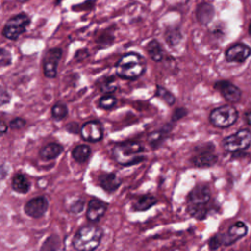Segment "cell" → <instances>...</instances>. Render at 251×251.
I'll use <instances>...</instances> for the list:
<instances>
[{
    "mask_svg": "<svg viewBox=\"0 0 251 251\" xmlns=\"http://www.w3.org/2000/svg\"><path fill=\"white\" fill-rule=\"evenodd\" d=\"M201 150H196V154L190 159V162L193 166L198 168H207L212 167L218 162V156L213 153V147L209 148H200Z\"/></svg>",
    "mask_w": 251,
    "mask_h": 251,
    "instance_id": "4fadbf2b",
    "label": "cell"
},
{
    "mask_svg": "<svg viewBox=\"0 0 251 251\" xmlns=\"http://www.w3.org/2000/svg\"><path fill=\"white\" fill-rule=\"evenodd\" d=\"M25 125V120H23V119H21V118H16V119H14L13 121H11V123H10V127L13 128V129H15V128L18 129V128L24 127Z\"/></svg>",
    "mask_w": 251,
    "mask_h": 251,
    "instance_id": "d6a6232c",
    "label": "cell"
},
{
    "mask_svg": "<svg viewBox=\"0 0 251 251\" xmlns=\"http://www.w3.org/2000/svg\"><path fill=\"white\" fill-rule=\"evenodd\" d=\"M251 55V48L241 42L232 44L226 51V60L227 62L243 63Z\"/></svg>",
    "mask_w": 251,
    "mask_h": 251,
    "instance_id": "8fae6325",
    "label": "cell"
},
{
    "mask_svg": "<svg viewBox=\"0 0 251 251\" xmlns=\"http://www.w3.org/2000/svg\"><path fill=\"white\" fill-rule=\"evenodd\" d=\"M157 198L151 194L140 195L136 198V200L132 204V208L137 212H144L153 207L157 203Z\"/></svg>",
    "mask_w": 251,
    "mask_h": 251,
    "instance_id": "ac0fdd59",
    "label": "cell"
},
{
    "mask_svg": "<svg viewBox=\"0 0 251 251\" xmlns=\"http://www.w3.org/2000/svg\"><path fill=\"white\" fill-rule=\"evenodd\" d=\"M48 208V201L44 196H38L30 199L25 205V212L31 218L42 217Z\"/></svg>",
    "mask_w": 251,
    "mask_h": 251,
    "instance_id": "5bb4252c",
    "label": "cell"
},
{
    "mask_svg": "<svg viewBox=\"0 0 251 251\" xmlns=\"http://www.w3.org/2000/svg\"><path fill=\"white\" fill-rule=\"evenodd\" d=\"M250 248H251V246H250Z\"/></svg>",
    "mask_w": 251,
    "mask_h": 251,
    "instance_id": "60d3db41",
    "label": "cell"
},
{
    "mask_svg": "<svg viewBox=\"0 0 251 251\" xmlns=\"http://www.w3.org/2000/svg\"><path fill=\"white\" fill-rule=\"evenodd\" d=\"M113 157L115 161L124 167L136 165L144 160V147L137 141H125L114 146Z\"/></svg>",
    "mask_w": 251,
    "mask_h": 251,
    "instance_id": "7a4b0ae2",
    "label": "cell"
},
{
    "mask_svg": "<svg viewBox=\"0 0 251 251\" xmlns=\"http://www.w3.org/2000/svg\"><path fill=\"white\" fill-rule=\"evenodd\" d=\"M83 207H84V202H83V200L78 199V200H76L75 202H74V203L71 205L70 211H71L72 213H74V214H79V213L82 211Z\"/></svg>",
    "mask_w": 251,
    "mask_h": 251,
    "instance_id": "4dcf8cb0",
    "label": "cell"
},
{
    "mask_svg": "<svg viewBox=\"0 0 251 251\" xmlns=\"http://www.w3.org/2000/svg\"><path fill=\"white\" fill-rule=\"evenodd\" d=\"M63 152V146L58 143H49L42 147L39 151V156L44 160H52L58 157Z\"/></svg>",
    "mask_w": 251,
    "mask_h": 251,
    "instance_id": "ffe728a7",
    "label": "cell"
},
{
    "mask_svg": "<svg viewBox=\"0 0 251 251\" xmlns=\"http://www.w3.org/2000/svg\"><path fill=\"white\" fill-rule=\"evenodd\" d=\"M247 231H248V227L243 222L241 221L235 222L233 225L229 226V228L226 233L220 234L222 245L229 246L234 244L237 240L244 237Z\"/></svg>",
    "mask_w": 251,
    "mask_h": 251,
    "instance_id": "ba28073f",
    "label": "cell"
},
{
    "mask_svg": "<svg viewBox=\"0 0 251 251\" xmlns=\"http://www.w3.org/2000/svg\"><path fill=\"white\" fill-rule=\"evenodd\" d=\"M116 74L125 79H136L146 70L144 58L137 53H127L122 56L116 64Z\"/></svg>",
    "mask_w": 251,
    "mask_h": 251,
    "instance_id": "3957f363",
    "label": "cell"
},
{
    "mask_svg": "<svg viewBox=\"0 0 251 251\" xmlns=\"http://www.w3.org/2000/svg\"><path fill=\"white\" fill-rule=\"evenodd\" d=\"M68 115V108L64 103H57L52 107V116L55 120L60 121Z\"/></svg>",
    "mask_w": 251,
    "mask_h": 251,
    "instance_id": "484cf974",
    "label": "cell"
},
{
    "mask_svg": "<svg viewBox=\"0 0 251 251\" xmlns=\"http://www.w3.org/2000/svg\"><path fill=\"white\" fill-rule=\"evenodd\" d=\"M62 57L61 48H51L49 49L43 59V69L45 76L49 78H54L57 75L58 63Z\"/></svg>",
    "mask_w": 251,
    "mask_h": 251,
    "instance_id": "9c48e42d",
    "label": "cell"
},
{
    "mask_svg": "<svg viewBox=\"0 0 251 251\" xmlns=\"http://www.w3.org/2000/svg\"><path fill=\"white\" fill-rule=\"evenodd\" d=\"M81 137L89 142H97L103 138L102 125L97 121H89L80 127Z\"/></svg>",
    "mask_w": 251,
    "mask_h": 251,
    "instance_id": "7c38bea8",
    "label": "cell"
},
{
    "mask_svg": "<svg viewBox=\"0 0 251 251\" xmlns=\"http://www.w3.org/2000/svg\"><path fill=\"white\" fill-rule=\"evenodd\" d=\"M215 17V9L211 3L202 2L196 8V18L201 25H208Z\"/></svg>",
    "mask_w": 251,
    "mask_h": 251,
    "instance_id": "e0dca14e",
    "label": "cell"
},
{
    "mask_svg": "<svg viewBox=\"0 0 251 251\" xmlns=\"http://www.w3.org/2000/svg\"><path fill=\"white\" fill-rule=\"evenodd\" d=\"M117 102H118V100L114 95L106 94L99 99L98 104H99L100 108L105 109V110H110L117 105Z\"/></svg>",
    "mask_w": 251,
    "mask_h": 251,
    "instance_id": "d4e9b609",
    "label": "cell"
},
{
    "mask_svg": "<svg viewBox=\"0 0 251 251\" xmlns=\"http://www.w3.org/2000/svg\"><path fill=\"white\" fill-rule=\"evenodd\" d=\"M90 154H91V149L89 146H87L85 144H81V145L75 147L72 152L74 159L78 163L86 162L88 160Z\"/></svg>",
    "mask_w": 251,
    "mask_h": 251,
    "instance_id": "7402d4cb",
    "label": "cell"
},
{
    "mask_svg": "<svg viewBox=\"0 0 251 251\" xmlns=\"http://www.w3.org/2000/svg\"><path fill=\"white\" fill-rule=\"evenodd\" d=\"M209 248L211 250H215V249H218L221 245H222V241H221V236L220 234H215L214 236H212L210 239H209Z\"/></svg>",
    "mask_w": 251,
    "mask_h": 251,
    "instance_id": "f546056e",
    "label": "cell"
},
{
    "mask_svg": "<svg viewBox=\"0 0 251 251\" xmlns=\"http://www.w3.org/2000/svg\"><path fill=\"white\" fill-rule=\"evenodd\" d=\"M156 96L161 98L166 104H168L170 106L174 105L175 102H176L175 95L162 85H157V87H156Z\"/></svg>",
    "mask_w": 251,
    "mask_h": 251,
    "instance_id": "cb8c5ba5",
    "label": "cell"
},
{
    "mask_svg": "<svg viewBox=\"0 0 251 251\" xmlns=\"http://www.w3.org/2000/svg\"><path fill=\"white\" fill-rule=\"evenodd\" d=\"M165 39H166V42L171 46L177 45L182 39V34L180 32V29L177 26L168 27L165 31Z\"/></svg>",
    "mask_w": 251,
    "mask_h": 251,
    "instance_id": "44dd1931",
    "label": "cell"
},
{
    "mask_svg": "<svg viewBox=\"0 0 251 251\" xmlns=\"http://www.w3.org/2000/svg\"><path fill=\"white\" fill-rule=\"evenodd\" d=\"M7 125L3 121H0V133H5L7 131Z\"/></svg>",
    "mask_w": 251,
    "mask_h": 251,
    "instance_id": "8d00e7d4",
    "label": "cell"
},
{
    "mask_svg": "<svg viewBox=\"0 0 251 251\" xmlns=\"http://www.w3.org/2000/svg\"><path fill=\"white\" fill-rule=\"evenodd\" d=\"M211 200V190L206 184H197L187 195V212L194 219L200 221L206 218L208 204Z\"/></svg>",
    "mask_w": 251,
    "mask_h": 251,
    "instance_id": "6da1fadb",
    "label": "cell"
},
{
    "mask_svg": "<svg viewBox=\"0 0 251 251\" xmlns=\"http://www.w3.org/2000/svg\"><path fill=\"white\" fill-rule=\"evenodd\" d=\"M60 2V0H57V3H59Z\"/></svg>",
    "mask_w": 251,
    "mask_h": 251,
    "instance_id": "ab89813d",
    "label": "cell"
},
{
    "mask_svg": "<svg viewBox=\"0 0 251 251\" xmlns=\"http://www.w3.org/2000/svg\"><path fill=\"white\" fill-rule=\"evenodd\" d=\"M223 147L226 152L238 153L246 150L251 145V131L247 128L237 130L223 140Z\"/></svg>",
    "mask_w": 251,
    "mask_h": 251,
    "instance_id": "8992f818",
    "label": "cell"
},
{
    "mask_svg": "<svg viewBox=\"0 0 251 251\" xmlns=\"http://www.w3.org/2000/svg\"><path fill=\"white\" fill-rule=\"evenodd\" d=\"M18 2H20V3H26V2H28L29 0H17Z\"/></svg>",
    "mask_w": 251,
    "mask_h": 251,
    "instance_id": "f35d334b",
    "label": "cell"
},
{
    "mask_svg": "<svg viewBox=\"0 0 251 251\" xmlns=\"http://www.w3.org/2000/svg\"><path fill=\"white\" fill-rule=\"evenodd\" d=\"M244 120H245L246 124L251 126V110L244 113Z\"/></svg>",
    "mask_w": 251,
    "mask_h": 251,
    "instance_id": "d590c367",
    "label": "cell"
},
{
    "mask_svg": "<svg viewBox=\"0 0 251 251\" xmlns=\"http://www.w3.org/2000/svg\"><path fill=\"white\" fill-rule=\"evenodd\" d=\"M9 101H10L9 93L2 85H0V106H3L5 104L9 103Z\"/></svg>",
    "mask_w": 251,
    "mask_h": 251,
    "instance_id": "1f68e13d",
    "label": "cell"
},
{
    "mask_svg": "<svg viewBox=\"0 0 251 251\" xmlns=\"http://www.w3.org/2000/svg\"><path fill=\"white\" fill-rule=\"evenodd\" d=\"M214 87L227 102L237 103L241 98V90L228 80H219L215 83Z\"/></svg>",
    "mask_w": 251,
    "mask_h": 251,
    "instance_id": "30bf717a",
    "label": "cell"
},
{
    "mask_svg": "<svg viewBox=\"0 0 251 251\" xmlns=\"http://www.w3.org/2000/svg\"><path fill=\"white\" fill-rule=\"evenodd\" d=\"M103 231L99 226L86 225L81 226L73 239L75 249L80 251H90L96 249L102 239Z\"/></svg>",
    "mask_w": 251,
    "mask_h": 251,
    "instance_id": "277c9868",
    "label": "cell"
},
{
    "mask_svg": "<svg viewBox=\"0 0 251 251\" xmlns=\"http://www.w3.org/2000/svg\"><path fill=\"white\" fill-rule=\"evenodd\" d=\"M29 24L30 18L25 13H20L7 21L2 29V34L8 39L16 40L26 30Z\"/></svg>",
    "mask_w": 251,
    "mask_h": 251,
    "instance_id": "52a82bcc",
    "label": "cell"
},
{
    "mask_svg": "<svg viewBox=\"0 0 251 251\" xmlns=\"http://www.w3.org/2000/svg\"><path fill=\"white\" fill-rule=\"evenodd\" d=\"M148 55L150 56V58L155 61V62H160L164 59L165 56V52L164 49L162 47V45L156 40V39H152L150 40L146 47H145Z\"/></svg>",
    "mask_w": 251,
    "mask_h": 251,
    "instance_id": "d6986e66",
    "label": "cell"
},
{
    "mask_svg": "<svg viewBox=\"0 0 251 251\" xmlns=\"http://www.w3.org/2000/svg\"><path fill=\"white\" fill-rule=\"evenodd\" d=\"M67 130L73 133H77L78 132V125L76 123H71L67 125Z\"/></svg>",
    "mask_w": 251,
    "mask_h": 251,
    "instance_id": "836d02e7",
    "label": "cell"
},
{
    "mask_svg": "<svg viewBox=\"0 0 251 251\" xmlns=\"http://www.w3.org/2000/svg\"><path fill=\"white\" fill-rule=\"evenodd\" d=\"M167 133H168V131H162V130L152 132L148 136V142L151 145V147L152 148H156V147L160 146V144L164 140V137L166 136Z\"/></svg>",
    "mask_w": 251,
    "mask_h": 251,
    "instance_id": "4316f807",
    "label": "cell"
},
{
    "mask_svg": "<svg viewBox=\"0 0 251 251\" xmlns=\"http://www.w3.org/2000/svg\"><path fill=\"white\" fill-rule=\"evenodd\" d=\"M12 57L8 50L5 48H0V67H6L11 64Z\"/></svg>",
    "mask_w": 251,
    "mask_h": 251,
    "instance_id": "f1b7e54d",
    "label": "cell"
},
{
    "mask_svg": "<svg viewBox=\"0 0 251 251\" xmlns=\"http://www.w3.org/2000/svg\"><path fill=\"white\" fill-rule=\"evenodd\" d=\"M29 181L23 175H16L12 180V187L19 193H26L29 190Z\"/></svg>",
    "mask_w": 251,
    "mask_h": 251,
    "instance_id": "603a6c76",
    "label": "cell"
},
{
    "mask_svg": "<svg viewBox=\"0 0 251 251\" xmlns=\"http://www.w3.org/2000/svg\"><path fill=\"white\" fill-rule=\"evenodd\" d=\"M107 210V204L99 199L93 198L88 202L86 210V218L91 223L98 222L105 214Z\"/></svg>",
    "mask_w": 251,
    "mask_h": 251,
    "instance_id": "9a60e30c",
    "label": "cell"
},
{
    "mask_svg": "<svg viewBox=\"0 0 251 251\" xmlns=\"http://www.w3.org/2000/svg\"><path fill=\"white\" fill-rule=\"evenodd\" d=\"M101 90L103 92H105L106 94H111L112 92H114L116 89H117V84H116V81H115V78L114 77H109V78H106L101 86H100Z\"/></svg>",
    "mask_w": 251,
    "mask_h": 251,
    "instance_id": "83f0119b",
    "label": "cell"
},
{
    "mask_svg": "<svg viewBox=\"0 0 251 251\" xmlns=\"http://www.w3.org/2000/svg\"><path fill=\"white\" fill-rule=\"evenodd\" d=\"M248 33L251 35V22H250V24L248 25Z\"/></svg>",
    "mask_w": 251,
    "mask_h": 251,
    "instance_id": "74e56055",
    "label": "cell"
},
{
    "mask_svg": "<svg viewBox=\"0 0 251 251\" xmlns=\"http://www.w3.org/2000/svg\"><path fill=\"white\" fill-rule=\"evenodd\" d=\"M238 119L237 110L231 105H223L213 109L209 115L210 123L219 128H226Z\"/></svg>",
    "mask_w": 251,
    "mask_h": 251,
    "instance_id": "5b68a950",
    "label": "cell"
},
{
    "mask_svg": "<svg viewBox=\"0 0 251 251\" xmlns=\"http://www.w3.org/2000/svg\"><path fill=\"white\" fill-rule=\"evenodd\" d=\"M185 109H177L176 112H175V114H174V116H173V118L176 120H178V119H180V118H182L185 114H186V112L184 111Z\"/></svg>",
    "mask_w": 251,
    "mask_h": 251,
    "instance_id": "e575fe53",
    "label": "cell"
},
{
    "mask_svg": "<svg viewBox=\"0 0 251 251\" xmlns=\"http://www.w3.org/2000/svg\"><path fill=\"white\" fill-rule=\"evenodd\" d=\"M100 186L107 192L116 191L122 183L121 178L115 173L102 174L98 177Z\"/></svg>",
    "mask_w": 251,
    "mask_h": 251,
    "instance_id": "2e32d148",
    "label": "cell"
}]
</instances>
